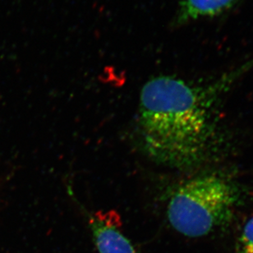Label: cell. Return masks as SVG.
Returning a JSON list of instances; mask_svg holds the SVG:
<instances>
[{
	"label": "cell",
	"mask_w": 253,
	"mask_h": 253,
	"mask_svg": "<svg viewBox=\"0 0 253 253\" xmlns=\"http://www.w3.org/2000/svg\"><path fill=\"white\" fill-rule=\"evenodd\" d=\"M253 68V59L206 83L161 76L141 89L139 136L156 163L190 169L214 153L219 141L218 105L236 81Z\"/></svg>",
	"instance_id": "6da1fadb"
},
{
	"label": "cell",
	"mask_w": 253,
	"mask_h": 253,
	"mask_svg": "<svg viewBox=\"0 0 253 253\" xmlns=\"http://www.w3.org/2000/svg\"><path fill=\"white\" fill-rule=\"evenodd\" d=\"M239 198L236 186L224 177L197 176L179 186L171 196L169 222L184 236H207L231 222Z\"/></svg>",
	"instance_id": "7a4b0ae2"
},
{
	"label": "cell",
	"mask_w": 253,
	"mask_h": 253,
	"mask_svg": "<svg viewBox=\"0 0 253 253\" xmlns=\"http://www.w3.org/2000/svg\"><path fill=\"white\" fill-rule=\"evenodd\" d=\"M99 253H139L120 230V215L114 211H99L89 219Z\"/></svg>",
	"instance_id": "3957f363"
},
{
	"label": "cell",
	"mask_w": 253,
	"mask_h": 253,
	"mask_svg": "<svg viewBox=\"0 0 253 253\" xmlns=\"http://www.w3.org/2000/svg\"><path fill=\"white\" fill-rule=\"evenodd\" d=\"M238 0H181L178 22H186L220 14Z\"/></svg>",
	"instance_id": "277c9868"
},
{
	"label": "cell",
	"mask_w": 253,
	"mask_h": 253,
	"mask_svg": "<svg viewBox=\"0 0 253 253\" xmlns=\"http://www.w3.org/2000/svg\"><path fill=\"white\" fill-rule=\"evenodd\" d=\"M235 253H253V216L245 223L242 229Z\"/></svg>",
	"instance_id": "5b68a950"
}]
</instances>
